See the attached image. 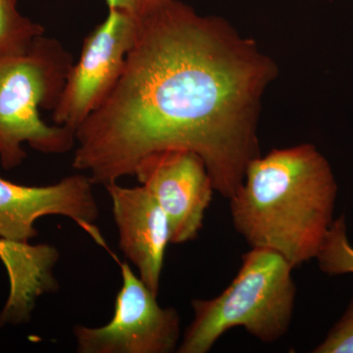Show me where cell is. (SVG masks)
I'll return each instance as SVG.
<instances>
[{
  "mask_svg": "<svg viewBox=\"0 0 353 353\" xmlns=\"http://www.w3.org/2000/svg\"><path fill=\"white\" fill-rule=\"evenodd\" d=\"M313 352L353 353V299L341 319Z\"/></svg>",
  "mask_w": 353,
  "mask_h": 353,
  "instance_id": "cell-13",
  "label": "cell"
},
{
  "mask_svg": "<svg viewBox=\"0 0 353 353\" xmlns=\"http://www.w3.org/2000/svg\"><path fill=\"white\" fill-rule=\"evenodd\" d=\"M338 183L315 145L276 148L253 159L230 201L236 231L292 268L317 257L334 222Z\"/></svg>",
  "mask_w": 353,
  "mask_h": 353,
  "instance_id": "cell-2",
  "label": "cell"
},
{
  "mask_svg": "<svg viewBox=\"0 0 353 353\" xmlns=\"http://www.w3.org/2000/svg\"><path fill=\"white\" fill-rule=\"evenodd\" d=\"M90 176L76 174L43 187L19 185L0 176V238L29 243L38 236L34 222L44 216L70 218L106 248L99 228V205Z\"/></svg>",
  "mask_w": 353,
  "mask_h": 353,
  "instance_id": "cell-8",
  "label": "cell"
},
{
  "mask_svg": "<svg viewBox=\"0 0 353 353\" xmlns=\"http://www.w3.org/2000/svg\"><path fill=\"white\" fill-rule=\"evenodd\" d=\"M141 20L109 9L108 17L83 41L52 110L55 125L78 129L105 101L124 71Z\"/></svg>",
  "mask_w": 353,
  "mask_h": 353,
  "instance_id": "cell-6",
  "label": "cell"
},
{
  "mask_svg": "<svg viewBox=\"0 0 353 353\" xmlns=\"http://www.w3.org/2000/svg\"><path fill=\"white\" fill-rule=\"evenodd\" d=\"M119 236V248L137 269L139 278L158 296L170 227L157 199L143 185H105Z\"/></svg>",
  "mask_w": 353,
  "mask_h": 353,
  "instance_id": "cell-9",
  "label": "cell"
},
{
  "mask_svg": "<svg viewBox=\"0 0 353 353\" xmlns=\"http://www.w3.org/2000/svg\"><path fill=\"white\" fill-rule=\"evenodd\" d=\"M122 287L112 319L101 327L76 325L79 353H171L181 339V318L173 307H162L128 262H120Z\"/></svg>",
  "mask_w": 353,
  "mask_h": 353,
  "instance_id": "cell-5",
  "label": "cell"
},
{
  "mask_svg": "<svg viewBox=\"0 0 353 353\" xmlns=\"http://www.w3.org/2000/svg\"><path fill=\"white\" fill-rule=\"evenodd\" d=\"M59 259L54 245L0 238V259L10 284L8 299L0 314V327L29 321L39 297L57 292L59 284L54 270Z\"/></svg>",
  "mask_w": 353,
  "mask_h": 353,
  "instance_id": "cell-10",
  "label": "cell"
},
{
  "mask_svg": "<svg viewBox=\"0 0 353 353\" xmlns=\"http://www.w3.org/2000/svg\"><path fill=\"white\" fill-rule=\"evenodd\" d=\"M134 176L164 211L171 243L196 240L215 192L202 158L185 150L152 153L139 162Z\"/></svg>",
  "mask_w": 353,
  "mask_h": 353,
  "instance_id": "cell-7",
  "label": "cell"
},
{
  "mask_svg": "<svg viewBox=\"0 0 353 353\" xmlns=\"http://www.w3.org/2000/svg\"><path fill=\"white\" fill-rule=\"evenodd\" d=\"M109 9L122 11L137 18L143 19L159 10L173 0H105Z\"/></svg>",
  "mask_w": 353,
  "mask_h": 353,
  "instance_id": "cell-14",
  "label": "cell"
},
{
  "mask_svg": "<svg viewBox=\"0 0 353 353\" xmlns=\"http://www.w3.org/2000/svg\"><path fill=\"white\" fill-rule=\"evenodd\" d=\"M316 259L328 275L353 274V246L348 240L345 216L334 220Z\"/></svg>",
  "mask_w": 353,
  "mask_h": 353,
  "instance_id": "cell-12",
  "label": "cell"
},
{
  "mask_svg": "<svg viewBox=\"0 0 353 353\" xmlns=\"http://www.w3.org/2000/svg\"><path fill=\"white\" fill-rule=\"evenodd\" d=\"M292 265L277 252L252 248L241 256L240 270L219 296L194 299V318L176 352L208 353L229 330L241 327L264 343L289 331L296 287Z\"/></svg>",
  "mask_w": 353,
  "mask_h": 353,
  "instance_id": "cell-4",
  "label": "cell"
},
{
  "mask_svg": "<svg viewBox=\"0 0 353 353\" xmlns=\"http://www.w3.org/2000/svg\"><path fill=\"white\" fill-rule=\"evenodd\" d=\"M43 34V26L21 14L17 0H0V57L24 52Z\"/></svg>",
  "mask_w": 353,
  "mask_h": 353,
  "instance_id": "cell-11",
  "label": "cell"
},
{
  "mask_svg": "<svg viewBox=\"0 0 353 353\" xmlns=\"http://www.w3.org/2000/svg\"><path fill=\"white\" fill-rule=\"evenodd\" d=\"M277 75L253 39L173 0L139 22L117 85L76 130L73 168L105 187L148 155L190 150L230 199L260 155L262 99Z\"/></svg>",
  "mask_w": 353,
  "mask_h": 353,
  "instance_id": "cell-1",
  "label": "cell"
},
{
  "mask_svg": "<svg viewBox=\"0 0 353 353\" xmlns=\"http://www.w3.org/2000/svg\"><path fill=\"white\" fill-rule=\"evenodd\" d=\"M73 57L57 39L39 37L19 54L0 57V162L6 170L27 157L23 145L44 154H64L76 145L72 128L50 126L41 109L53 110Z\"/></svg>",
  "mask_w": 353,
  "mask_h": 353,
  "instance_id": "cell-3",
  "label": "cell"
}]
</instances>
